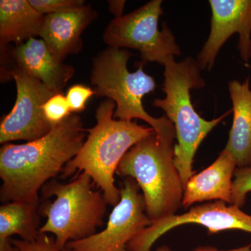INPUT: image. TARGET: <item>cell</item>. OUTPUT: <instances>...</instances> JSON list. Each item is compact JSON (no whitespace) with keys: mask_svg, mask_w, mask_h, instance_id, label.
I'll return each mask as SVG.
<instances>
[{"mask_svg":"<svg viewBox=\"0 0 251 251\" xmlns=\"http://www.w3.org/2000/svg\"><path fill=\"white\" fill-rule=\"evenodd\" d=\"M86 129L76 113L54 126L45 136L0 150L1 203L39 200V191L53 179L82 148Z\"/></svg>","mask_w":251,"mask_h":251,"instance_id":"obj_1","label":"cell"},{"mask_svg":"<svg viewBox=\"0 0 251 251\" xmlns=\"http://www.w3.org/2000/svg\"><path fill=\"white\" fill-rule=\"evenodd\" d=\"M116 104L106 99L96 110V123L86 129L87 140L76 156L69 162L62 172V177L85 173L101 191L109 205L120 202V189L115 186V175L123 157L130 148L152 134L151 127L114 118Z\"/></svg>","mask_w":251,"mask_h":251,"instance_id":"obj_2","label":"cell"},{"mask_svg":"<svg viewBox=\"0 0 251 251\" xmlns=\"http://www.w3.org/2000/svg\"><path fill=\"white\" fill-rule=\"evenodd\" d=\"M164 99H157L153 106L161 108L174 125L177 143L175 145V164L184 186L195 175L193 161L198 149L204 138L231 111L207 121L200 116L191 102L190 90L205 86L197 60L188 57L175 62L174 57L164 63Z\"/></svg>","mask_w":251,"mask_h":251,"instance_id":"obj_3","label":"cell"},{"mask_svg":"<svg viewBox=\"0 0 251 251\" xmlns=\"http://www.w3.org/2000/svg\"><path fill=\"white\" fill-rule=\"evenodd\" d=\"M173 145L154 131L130 148L117 168V175L138 183L152 223L175 215L182 206L184 186Z\"/></svg>","mask_w":251,"mask_h":251,"instance_id":"obj_4","label":"cell"},{"mask_svg":"<svg viewBox=\"0 0 251 251\" xmlns=\"http://www.w3.org/2000/svg\"><path fill=\"white\" fill-rule=\"evenodd\" d=\"M77 175L67 184L52 179L41 190L45 201L40 202L38 211L46 221L40 232L53 234L62 248L97 233V227L103 226L108 205L88 175Z\"/></svg>","mask_w":251,"mask_h":251,"instance_id":"obj_5","label":"cell"},{"mask_svg":"<svg viewBox=\"0 0 251 251\" xmlns=\"http://www.w3.org/2000/svg\"><path fill=\"white\" fill-rule=\"evenodd\" d=\"M132 55L126 50L109 47L94 57L90 79L96 96L115 102L114 118L126 122L143 120L160 138L173 143L176 133L168 117L155 118L144 108L143 97L156 89V82L144 72L143 63L135 72H129L127 64Z\"/></svg>","mask_w":251,"mask_h":251,"instance_id":"obj_6","label":"cell"},{"mask_svg":"<svg viewBox=\"0 0 251 251\" xmlns=\"http://www.w3.org/2000/svg\"><path fill=\"white\" fill-rule=\"evenodd\" d=\"M161 0H151L130 14L112 19L104 31L103 40L110 48H128L139 51L142 63L164 65L167 59L181 54L173 32L158 20L163 14Z\"/></svg>","mask_w":251,"mask_h":251,"instance_id":"obj_7","label":"cell"},{"mask_svg":"<svg viewBox=\"0 0 251 251\" xmlns=\"http://www.w3.org/2000/svg\"><path fill=\"white\" fill-rule=\"evenodd\" d=\"M3 78L14 79L17 97L14 108L0 125V143L34 141L45 136L54 126L46 120L43 106L55 92L35 77L14 67L1 69Z\"/></svg>","mask_w":251,"mask_h":251,"instance_id":"obj_8","label":"cell"},{"mask_svg":"<svg viewBox=\"0 0 251 251\" xmlns=\"http://www.w3.org/2000/svg\"><path fill=\"white\" fill-rule=\"evenodd\" d=\"M140 190L134 179L125 178L120 202L114 206L103 230L82 240L69 242L68 249L71 251H128V244L152 224Z\"/></svg>","mask_w":251,"mask_h":251,"instance_id":"obj_9","label":"cell"},{"mask_svg":"<svg viewBox=\"0 0 251 251\" xmlns=\"http://www.w3.org/2000/svg\"><path fill=\"white\" fill-rule=\"evenodd\" d=\"M227 204L223 201L204 203L192 206L184 214L155 221L128 244V251H151L153 244L163 234L185 224L202 226L209 234L229 229L251 233V215L237 206Z\"/></svg>","mask_w":251,"mask_h":251,"instance_id":"obj_10","label":"cell"},{"mask_svg":"<svg viewBox=\"0 0 251 251\" xmlns=\"http://www.w3.org/2000/svg\"><path fill=\"white\" fill-rule=\"evenodd\" d=\"M211 30L198 55L201 70L210 71L226 41L232 34L239 36L238 50L242 60L251 57V0H211Z\"/></svg>","mask_w":251,"mask_h":251,"instance_id":"obj_11","label":"cell"},{"mask_svg":"<svg viewBox=\"0 0 251 251\" xmlns=\"http://www.w3.org/2000/svg\"><path fill=\"white\" fill-rule=\"evenodd\" d=\"M1 66L14 67L38 79L55 93H62L75 69L59 60L42 39L31 38L12 49H1Z\"/></svg>","mask_w":251,"mask_h":251,"instance_id":"obj_12","label":"cell"},{"mask_svg":"<svg viewBox=\"0 0 251 251\" xmlns=\"http://www.w3.org/2000/svg\"><path fill=\"white\" fill-rule=\"evenodd\" d=\"M98 17L91 4L78 9L46 15L41 29V39L52 53L64 62L67 56L78 53L83 47L82 33Z\"/></svg>","mask_w":251,"mask_h":251,"instance_id":"obj_13","label":"cell"},{"mask_svg":"<svg viewBox=\"0 0 251 251\" xmlns=\"http://www.w3.org/2000/svg\"><path fill=\"white\" fill-rule=\"evenodd\" d=\"M237 161L224 149L215 161L188 180L184 188L182 206L185 209L205 201H223L230 204L234 173Z\"/></svg>","mask_w":251,"mask_h":251,"instance_id":"obj_14","label":"cell"},{"mask_svg":"<svg viewBox=\"0 0 251 251\" xmlns=\"http://www.w3.org/2000/svg\"><path fill=\"white\" fill-rule=\"evenodd\" d=\"M228 88L232 102L233 122L226 150L237 161V168L251 165V85L250 78L244 82L232 80Z\"/></svg>","mask_w":251,"mask_h":251,"instance_id":"obj_15","label":"cell"},{"mask_svg":"<svg viewBox=\"0 0 251 251\" xmlns=\"http://www.w3.org/2000/svg\"><path fill=\"white\" fill-rule=\"evenodd\" d=\"M44 18L45 16L38 12L29 0H1V49L11 43L18 45L40 35Z\"/></svg>","mask_w":251,"mask_h":251,"instance_id":"obj_16","label":"cell"},{"mask_svg":"<svg viewBox=\"0 0 251 251\" xmlns=\"http://www.w3.org/2000/svg\"><path fill=\"white\" fill-rule=\"evenodd\" d=\"M40 200L14 201L0 206V241L18 235L27 242L35 240L40 234Z\"/></svg>","mask_w":251,"mask_h":251,"instance_id":"obj_17","label":"cell"},{"mask_svg":"<svg viewBox=\"0 0 251 251\" xmlns=\"http://www.w3.org/2000/svg\"><path fill=\"white\" fill-rule=\"evenodd\" d=\"M251 191V165L237 168L234 173L230 204L242 208Z\"/></svg>","mask_w":251,"mask_h":251,"instance_id":"obj_18","label":"cell"},{"mask_svg":"<svg viewBox=\"0 0 251 251\" xmlns=\"http://www.w3.org/2000/svg\"><path fill=\"white\" fill-rule=\"evenodd\" d=\"M43 111L46 120L53 126L58 125L72 114L66 96L62 93L52 96L44 104Z\"/></svg>","mask_w":251,"mask_h":251,"instance_id":"obj_19","label":"cell"},{"mask_svg":"<svg viewBox=\"0 0 251 251\" xmlns=\"http://www.w3.org/2000/svg\"><path fill=\"white\" fill-rule=\"evenodd\" d=\"M29 1L38 12L44 16L68 12L85 5L83 0H29Z\"/></svg>","mask_w":251,"mask_h":251,"instance_id":"obj_20","label":"cell"},{"mask_svg":"<svg viewBox=\"0 0 251 251\" xmlns=\"http://www.w3.org/2000/svg\"><path fill=\"white\" fill-rule=\"evenodd\" d=\"M11 241L18 251H71L67 247H59L54 237L41 232L35 240L31 242L13 239Z\"/></svg>","mask_w":251,"mask_h":251,"instance_id":"obj_21","label":"cell"},{"mask_svg":"<svg viewBox=\"0 0 251 251\" xmlns=\"http://www.w3.org/2000/svg\"><path fill=\"white\" fill-rule=\"evenodd\" d=\"M96 95L93 89L83 85H74L69 87L66 98L72 113L83 111L89 99Z\"/></svg>","mask_w":251,"mask_h":251,"instance_id":"obj_22","label":"cell"},{"mask_svg":"<svg viewBox=\"0 0 251 251\" xmlns=\"http://www.w3.org/2000/svg\"><path fill=\"white\" fill-rule=\"evenodd\" d=\"M126 1L123 0H110L108 1L109 11L115 16V18H120L123 16Z\"/></svg>","mask_w":251,"mask_h":251,"instance_id":"obj_23","label":"cell"},{"mask_svg":"<svg viewBox=\"0 0 251 251\" xmlns=\"http://www.w3.org/2000/svg\"><path fill=\"white\" fill-rule=\"evenodd\" d=\"M194 251H251V244L237 249H230V250H220L217 248L211 246H201L194 249Z\"/></svg>","mask_w":251,"mask_h":251,"instance_id":"obj_24","label":"cell"},{"mask_svg":"<svg viewBox=\"0 0 251 251\" xmlns=\"http://www.w3.org/2000/svg\"><path fill=\"white\" fill-rule=\"evenodd\" d=\"M0 251H18L17 248L13 244L11 239L0 241Z\"/></svg>","mask_w":251,"mask_h":251,"instance_id":"obj_25","label":"cell"},{"mask_svg":"<svg viewBox=\"0 0 251 251\" xmlns=\"http://www.w3.org/2000/svg\"><path fill=\"white\" fill-rule=\"evenodd\" d=\"M156 251H173L171 248L166 245L161 246V247L158 248Z\"/></svg>","mask_w":251,"mask_h":251,"instance_id":"obj_26","label":"cell"}]
</instances>
